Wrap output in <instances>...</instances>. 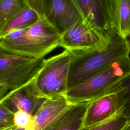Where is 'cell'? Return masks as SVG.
I'll return each mask as SVG.
<instances>
[{"label": "cell", "mask_w": 130, "mask_h": 130, "mask_svg": "<svg viewBox=\"0 0 130 130\" xmlns=\"http://www.w3.org/2000/svg\"><path fill=\"white\" fill-rule=\"evenodd\" d=\"M70 52L68 90L115 60L129 56L130 42L116 32L111 37L107 44L101 48L86 52Z\"/></svg>", "instance_id": "6da1fadb"}, {"label": "cell", "mask_w": 130, "mask_h": 130, "mask_svg": "<svg viewBox=\"0 0 130 130\" xmlns=\"http://www.w3.org/2000/svg\"><path fill=\"white\" fill-rule=\"evenodd\" d=\"M59 47H60V35L41 18L29 27L0 37L1 50L27 57L43 58Z\"/></svg>", "instance_id": "7a4b0ae2"}, {"label": "cell", "mask_w": 130, "mask_h": 130, "mask_svg": "<svg viewBox=\"0 0 130 130\" xmlns=\"http://www.w3.org/2000/svg\"><path fill=\"white\" fill-rule=\"evenodd\" d=\"M130 73V58L115 60L96 74L69 90L70 103L90 102L110 92L113 87Z\"/></svg>", "instance_id": "3957f363"}, {"label": "cell", "mask_w": 130, "mask_h": 130, "mask_svg": "<svg viewBox=\"0 0 130 130\" xmlns=\"http://www.w3.org/2000/svg\"><path fill=\"white\" fill-rule=\"evenodd\" d=\"M46 59L12 54L0 49V100L33 81Z\"/></svg>", "instance_id": "277c9868"}, {"label": "cell", "mask_w": 130, "mask_h": 130, "mask_svg": "<svg viewBox=\"0 0 130 130\" xmlns=\"http://www.w3.org/2000/svg\"><path fill=\"white\" fill-rule=\"evenodd\" d=\"M71 58V52L64 50L46 59L44 67L34 80L37 89L43 96L48 98L66 94Z\"/></svg>", "instance_id": "5b68a950"}, {"label": "cell", "mask_w": 130, "mask_h": 130, "mask_svg": "<svg viewBox=\"0 0 130 130\" xmlns=\"http://www.w3.org/2000/svg\"><path fill=\"white\" fill-rule=\"evenodd\" d=\"M26 2L40 18L60 35L82 18L74 0H26Z\"/></svg>", "instance_id": "8992f818"}, {"label": "cell", "mask_w": 130, "mask_h": 130, "mask_svg": "<svg viewBox=\"0 0 130 130\" xmlns=\"http://www.w3.org/2000/svg\"><path fill=\"white\" fill-rule=\"evenodd\" d=\"M83 19L109 40L117 33L114 23L115 0H74Z\"/></svg>", "instance_id": "52a82bcc"}, {"label": "cell", "mask_w": 130, "mask_h": 130, "mask_svg": "<svg viewBox=\"0 0 130 130\" xmlns=\"http://www.w3.org/2000/svg\"><path fill=\"white\" fill-rule=\"evenodd\" d=\"M110 39L103 37L82 18L60 35V47L71 52H86L105 46Z\"/></svg>", "instance_id": "ba28073f"}, {"label": "cell", "mask_w": 130, "mask_h": 130, "mask_svg": "<svg viewBox=\"0 0 130 130\" xmlns=\"http://www.w3.org/2000/svg\"><path fill=\"white\" fill-rule=\"evenodd\" d=\"M46 99L39 92L34 80L0 100V105L14 113L21 110L34 117Z\"/></svg>", "instance_id": "9c48e42d"}, {"label": "cell", "mask_w": 130, "mask_h": 130, "mask_svg": "<svg viewBox=\"0 0 130 130\" xmlns=\"http://www.w3.org/2000/svg\"><path fill=\"white\" fill-rule=\"evenodd\" d=\"M121 109L117 92L106 94L89 102L83 127L89 126L113 116Z\"/></svg>", "instance_id": "30bf717a"}, {"label": "cell", "mask_w": 130, "mask_h": 130, "mask_svg": "<svg viewBox=\"0 0 130 130\" xmlns=\"http://www.w3.org/2000/svg\"><path fill=\"white\" fill-rule=\"evenodd\" d=\"M89 103H71L42 130H80Z\"/></svg>", "instance_id": "8fae6325"}, {"label": "cell", "mask_w": 130, "mask_h": 130, "mask_svg": "<svg viewBox=\"0 0 130 130\" xmlns=\"http://www.w3.org/2000/svg\"><path fill=\"white\" fill-rule=\"evenodd\" d=\"M70 104L66 95L47 98L33 117L28 130H42Z\"/></svg>", "instance_id": "7c38bea8"}, {"label": "cell", "mask_w": 130, "mask_h": 130, "mask_svg": "<svg viewBox=\"0 0 130 130\" xmlns=\"http://www.w3.org/2000/svg\"><path fill=\"white\" fill-rule=\"evenodd\" d=\"M39 19L38 14L28 6L0 29V37L16 30L29 27L37 22Z\"/></svg>", "instance_id": "4fadbf2b"}, {"label": "cell", "mask_w": 130, "mask_h": 130, "mask_svg": "<svg viewBox=\"0 0 130 130\" xmlns=\"http://www.w3.org/2000/svg\"><path fill=\"white\" fill-rule=\"evenodd\" d=\"M114 23L118 35L130 37V0H115Z\"/></svg>", "instance_id": "5bb4252c"}, {"label": "cell", "mask_w": 130, "mask_h": 130, "mask_svg": "<svg viewBox=\"0 0 130 130\" xmlns=\"http://www.w3.org/2000/svg\"><path fill=\"white\" fill-rule=\"evenodd\" d=\"M117 92L121 105L119 113L130 120V73L119 81L110 92Z\"/></svg>", "instance_id": "9a60e30c"}, {"label": "cell", "mask_w": 130, "mask_h": 130, "mask_svg": "<svg viewBox=\"0 0 130 130\" xmlns=\"http://www.w3.org/2000/svg\"><path fill=\"white\" fill-rule=\"evenodd\" d=\"M27 7L26 0H0V29Z\"/></svg>", "instance_id": "2e32d148"}, {"label": "cell", "mask_w": 130, "mask_h": 130, "mask_svg": "<svg viewBox=\"0 0 130 130\" xmlns=\"http://www.w3.org/2000/svg\"><path fill=\"white\" fill-rule=\"evenodd\" d=\"M128 122V119L120 113L97 124L82 127L80 130H122Z\"/></svg>", "instance_id": "e0dca14e"}, {"label": "cell", "mask_w": 130, "mask_h": 130, "mask_svg": "<svg viewBox=\"0 0 130 130\" xmlns=\"http://www.w3.org/2000/svg\"><path fill=\"white\" fill-rule=\"evenodd\" d=\"M14 114L15 113L0 105V130H5L15 126Z\"/></svg>", "instance_id": "ac0fdd59"}, {"label": "cell", "mask_w": 130, "mask_h": 130, "mask_svg": "<svg viewBox=\"0 0 130 130\" xmlns=\"http://www.w3.org/2000/svg\"><path fill=\"white\" fill-rule=\"evenodd\" d=\"M33 117L23 111H18L14 114V124L18 127L28 130L31 126Z\"/></svg>", "instance_id": "d6986e66"}, {"label": "cell", "mask_w": 130, "mask_h": 130, "mask_svg": "<svg viewBox=\"0 0 130 130\" xmlns=\"http://www.w3.org/2000/svg\"><path fill=\"white\" fill-rule=\"evenodd\" d=\"M5 130H26L24 128H20V127H18L16 126H14L13 127H12L11 128H9L8 129H5Z\"/></svg>", "instance_id": "ffe728a7"}, {"label": "cell", "mask_w": 130, "mask_h": 130, "mask_svg": "<svg viewBox=\"0 0 130 130\" xmlns=\"http://www.w3.org/2000/svg\"><path fill=\"white\" fill-rule=\"evenodd\" d=\"M122 130H130V120H128L127 124Z\"/></svg>", "instance_id": "44dd1931"}]
</instances>
